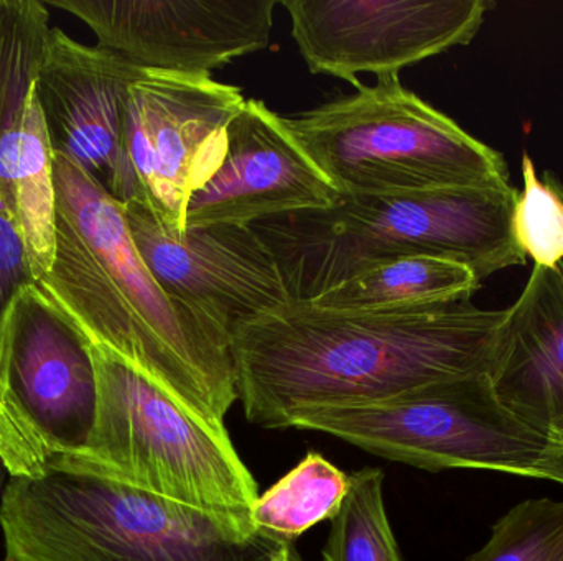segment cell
<instances>
[{
  "label": "cell",
  "instance_id": "24",
  "mask_svg": "<svg viewBox=\"0 0 563 561\" xmlns=\"http://www.w3.org/2000/svg\"><path fill=\"white\" fill-rule=\"evenodd\" d=\"M3 561H12V560H10V559H7V557H5V560H3Z\"/></svg>",
  "mask_w": 563,
  "mask_h": 561
},
{
  "label": "cell",
  "instance_id": "14",
  "mask_svg": "<svg viewBox=\"0 0 563 561\" xmlns=\"http://www.w3.org/2000/svg\"><path fill=\"white\" fill-rule=\"evenodd\" d=\"M343 197L301 147L287 119L246 99L228 125L213 177L188 201V227L253 226L269 217L328 210Z\"/></svg>",
  "mask_w": 563,
  "mask_h": 561
},
{
  "label": "cell",
  "instance_id": "19",
  "mask_svg": "<svg viewBox=\"0 0 563 561\" xmlns=\"http://www.w3.org/2000/svg\"><path fill=\"white\" fill-rule=\"evenodd\" d=\"M350 490V474L310 451L266 493L257 496L251 520L256 529L295 542L311 527L333 520Z\"/></svg>",
  "mask_w": 563,
  "mask_h": 561
},
{
  "label": "cell",
  "instance_id": "18",
  "mask_svg": "<svg viewBox=\"0 0 563 561\" xmlns=\"http://www.w3.org/2000/svg\"><path fill=\"white\" fill-rule=\"evenodd\" d=\"M482 285L470 267L442 257L413 256L371 267L314 300L330 310H397L470 302Z\"/></svg>",
  "mask_w": 563,
  "mask_h": 561
},
{
  "label": "cell",
  "instance_id": "4",
  "mask_svg": "<svg viewBox=\"0 0 563 561\" xmlns=\"http://www.w3.org/2000/svg\"><path fill=\"white\" fill-rule=\"evenodd\" d=\"M518 197L508 184L343 198L328 210L269 217L253 227L273 250L290 299L310 302L402 257L455 260L479 280L526 266L512 226Z\"/></svg>",
  "mask_w": 563,
  "mask_h": 561
},
{
  "label": "cell",
  "instance_id": "5",
  "mask_svg": "<svg viewBox=\"0 0 563 561\" xmlns=\"http://www.w3.org/2000/svg\"><path fill=\"white\" fill-rule=\"evenodd\" d=\"M88 346L98 379L95 430L81 457L58 464L88 468L174 503L251 520L257 483L223 422L205 417L106 346Z\"/></svg>",
  "mask_w": 563,
  "mask_h": 561
},
{
  "label": "cell",
  "instance_id": "11",
  "mask_svg": "<svg viewBox=\"0 0 563 561\" xmlns=\"http://www.w3.org/2000/svg\"><path fill=\"white\" fill-rule=\"evenodd\" d=\"M147 71L210 76L271 45L277 0H48Z\"/></svg>",
  "mask_w": 563,
  "mask_h": 561
},
{
  "label": "cell",
  "instance_id": "22",
  "mask_svg": "<svg viewBox=\"0 0 563 561\" xmlns=\"http://www.w3.org/2000/svg\"><path fill=\"white\" fill-rule=\"evenodd\" d=\"M522 193L516 201L515 236L534 266L554 267L563 259V197L558 178L545 171L541 180L531 155H522Z\"/></svg>",
  "mask_w": 563,
  "mask_h": 561
},
{
  "label": "cell",
  "instance_id": "3",
  "mask_svg": "<svg viewBox=\"0 0 563 561\" xmlns=\"http://www.w3.org/2000/svg\"><path fill=\"white\" fill-rule=\"evenodd\" d=\"M0 529L12 561H305L251 520L174 503L76 464L10 478Z\"/></svg>",
  "mask_w": 563,
  "mask_h": 561
},
{
  "label": "cell",
  "instance_id": "8",
  "mask_svg": "<svg viewBox=\"0 0 563 561\" xmlns=\"http://www.w3.org/2000/svg\"><path fill=\"white\" fill-rule=\"evenodd\" d=\"M96 415L88 341L35 283L23 287L0 336V464L32 478L81 457Z\"/></svg>",
  "mask_w": 563,
  "mask_h": 561
},
{
  "label": "cell",
  "instance_id": "6",
  "mask_svg": "<svg viewBox=\"0 0 563 561\" xmlns=\"http://www.w3.org/2000/svg\"><path fill=\"white\" fill-rule=\"evenodd\" d=\"M287 124L343 198L509 184L503 154L404 88L397 75Z\"/></svg>",
  "mask_w": 563,
  "mask_h": 561
},
{
  "label": "cell",
  "instance_id": "10",
  "mask_svg": "<svg viewBox=\"0 0 563 561\" xmlns=\"http://www.w3.org/2000/svg\"><path fill=\"white\" fill-rule=\"evenodd\" d=\"M291 36L313 75L360 88V72L377 78L470 45L488 0H284Z\"/></svg>",
  "mask_w": 563,
  "mask_h": 561
},
{
  "label": "cell",
  "instance_id": "20",
  "mask_svg": "<svg viewBox=\"0 0 563 561\" xmlns=\"http://www.w3.org/2000/svg\"><path fill=\"white\" fill-rule=\"evenodd\" d=\"M384 481L376 468L350 474V490L321 552L323 561H404L387 517Z\"/></svg>",
  "mask_w": 563,
  "mask_h": 561
},
{
  "label": "cell",
  "instance_id": "23",
  "mask_svg": "<svg viewBox=\"0 0 563 561\" xmlns=\"http://www.w3.org/2000/svg\"><path fill=\"white\" fill-rule=\"evenodd\" d=\"M549 434H551V437L554 438L555 441H559L563 447V418L562 420L555 422V424L549 428Z\"/></svg>",
  "mask_w": 563,
  "mask_h": 561
},
{
  "label": "cell",
  "instance_id": "15",
  "mask_svg": "<svg viewBox=\"0 0 563 561\" xmlns=\"http://www.w3.org/2000/svg\"><path fill=\"white\" fill-rule=\"evenodd\" d=\"M563 197V184L558 180ZM492 381L499 401L521 420L548 431L563 418V259L534 266L508 308Z\"/></svg>",
  "mask_w": 563,
  "mask_h": 561
},
{
  "label": "cell",
  "instance_id": "17",
  "mask_svg": "<svg viewBox=\"0 0 563 561\" xmlns=\"http://www.w3.org/2000/svg\"><path fill=\"white\" fill-rule=\"evenodd\" d=\"M49 29L45 3L0 0V138L25 102ZM32 283L15 224L0 197V336L13 296Z\"/></svg>",
  "mask_w": 563,
  "mask_h": 561
},
{
  "label": "cell",
  "instance_id": "9",
  "mask_svg": "<svg viewBox=\"0 0 563 561\" xmlns=\"http://www.w3.org/2000/svg\"><path fill=\"white\" fill-rule=\"evenodd\" d=\"M244 104L240 88L211 76L145 69L132 82L124 115L132 203L165 233L187 231L188 201L220 167L228 125Z\"/></svg>",
  "mask_w": 563,
  "mask_h": 561
},
{
  "label": "cell",
  "instance_id": "12",
  "mask_svg": "<svg viewBox=\"0 0 563 561\" xmlns=\"http://www.w3.org/2000/svg\"><path fill=\"white\" fill-rule=\"evenodd\" d=\"M144 71L111 49L82 45L52 26L33 76L53 154L98 178L122 204L134 201L124 154L125 104Z\"/></svg>",
  "mask_w": 563,
  "mask_h": 561
},
{
  "label": "cell",
  "instance_id": "7",
  "mask_svg": "<svg viewBox=\"0 0 563 561\" xmlns=\"http://www.w3.org/2000/svg\"><path fill=\"white\" fill-rule=\"evenodd\" d=\"M287 428L321 431L427 471L482 470L563 486V447L512 414L492 375L450 379L363 405L295 408Z\"/></svg>",
  "mask_w": 563,
  "mask_h": 561
},
{
  "label": "cell",
  "instance_id": "2",
  "mask_svg": "<svg viewBox=\"0 0 563 561\" xmlns=\"http://www.w3.org/2000/svg\"><path fill=\"white\" fill-rule=\"evenodd\" d=\"M53 168L56 254L36 287L86 341L106 346L224 424L238 401L231 333L158 285L132 239L124 204L98 178L62 155Z\"/></svg>",
  "mask_w": 563,
  "mask_h": 561
},
{
  "label": "cell",
  "instance_id": "16",
  "mask_svg": "<svg viewBox=\"0 0 563 561\" xmlns=\"http://www.w3.org/2000/svg\"><path fill=\"white\" fill-rule=\"evenodd\" d=\"M35 88L0 138V197L15 224L33 282L45 279L56 254L55 168Z\"/></svg>",
  "mask_w": 563,
  "mask_h": 561
},
{
  "label": "cell",
  "instance_id": "13",
  "mask_svg": "<svg viewBox=\"0 0 563 561\" xmlns=\"http://www.w3.org/2000/svg\"><path fill=\"white\" fill-rule=\"evenodd\" d=\"M124 211L158 285L228 332L291 302L273 250L253 226L188 227L174 236L139 204H124Z\"/></svg>",
  "mask_w": 563,
  "mask_h": 561
},
{
  "label": "cell",
  "instance_id": "21",
  "mask_svg": "<svg viewBox=\"0 0 563 561\" xmlns=\"http://www.w3.org/2000/svg\"><path fill=\"white\" fill-rule=\"evenodd\" d=\"M468 561H563V501H522Z\"/></svg>",
  "mask_w": 563,
  "mask_h": 561
},
{
  "label": "cell",
  "instance_id": "1",
  "mask_svg": "<svg viewBox=\"0 0 563 561\" xmlns=\"http://www.w3.org/2000/svg\"><path fill=\"white\" fill-rule=\"evenodd\" d=\"M506 318L470 302L354 312L291 300L231 332L238 401L247 422L276 430L295 408L492 374Z\"/></svg>",
  "mask_w": 563,
  "mask_h": 561
}]
</instances>
